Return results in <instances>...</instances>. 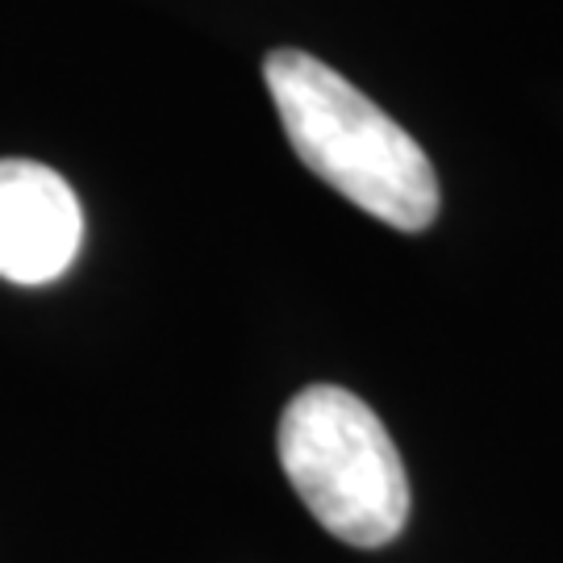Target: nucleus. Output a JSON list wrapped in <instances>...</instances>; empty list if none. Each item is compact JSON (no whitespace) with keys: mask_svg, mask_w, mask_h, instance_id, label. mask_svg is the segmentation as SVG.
Masks as SVG:
<instances>
[{"mask_svg":"<svg viewBox=\"0 0 563 563\" xmlns=\"http://www.w3.org/2000/svg\"><path fill=\"white\" fill-rule=\"evenodd\" d=\"M263 80L297 159L339 197L405 234L439 218L430 155L330 63L305 51H272Z\"/></svg>","mask_w":563,"mask_h":563,"instance_id":"nucleus-1","label":"nucleus"},{"mask_svg":"<svg viewBox=\"0 0 563 563\" xmlns=\"http://www.w3.org/2000/svg\"><path fill=\"white\" fill-rule=\"evenodd\" d=\"M280 463L318 522L351 547H384L405 530L409 481L372 405L339 384H309L280 418Z\"/></svg>","mask_w":563,"mask_h":563,"instance_id":"nucleus-2","label":"nucleus"},{"mask_svg":"<svg viewBox=\"0 0 563 563\" xmlns=\"http://www.w3.org/2000/svg\"><path fill=\"white\" fill-rule=\"evenodd\" d=\"M84 213L71 184L46 163L0 159V276L51 284L76 263Z\"/></svg>","mask_w":563,"mask_h":563,"instance_id":"nucleus-3","label":"nucleus"}]
</instances>
